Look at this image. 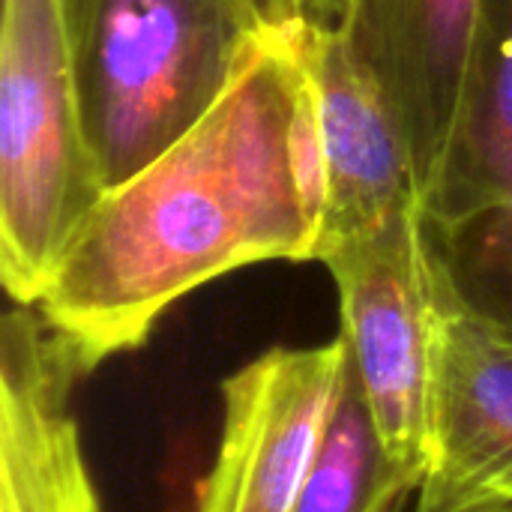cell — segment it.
Listing matches in <instances>:
<instances>
[{"mask_svg": "<svg viewBox=\"0 0 512 512\" xmlns=\"http://www.w3.org/2000/svg\"><path fill=\"white\" fill-rule=\"evenodd\" d=\"M321 222L315 90L285 21L198 126L102 195L36 309L87 375L207 282L315 261Z\"/></svg>", "mask_w": 512, "mask_h": 512, "instance_id": "obj_1", "label": "cell"}, {"mask_svg": "<svg viewBox=\"0 0 512 512\" xmlns=\"http://www.w3.org/2000/svg\"><path fill=\"white\" fill-rule=\"evenodd\" d=\"M90 150L120 186L231 90L288 0H60Z\"/></svg>", "mask_w": 512, "mask_h": 512, "instance_id": "obj_2", "label": "cell"}, {"mask_svg": "<svg viewBox=\"0 0 512 512\" xmlns=\"http://www.w3.org/2000/svg\"><path fill=\"white\" fill-rule=\"evenodd\" d=\"M105 192L60 0H3L0 276L12 303H39L57 261Z\"/></svg>", "mask_w": 512, "mask_h": 512, "instance_id": "obj_3", "label": "cell"}, {"mask_svg": "<svg viewBox=\"0 0 512 512\" xmlns=\"http://www.w3.org/2000/svg\"><path fill=\"white\" fill-rule=\"evenodd\" d=\"M438 273L512 324V0H483L447 153L420 201Z\"/></svg>", "mask_w": 512, "mask_h": 512, "instance_id": "obj_4", "label": "cell"}, {"mask_svg": "<svg viewBox=\"0 0 512 512\" xmlns=\"http://www.w3.org/2000/svg\"><path fill=\"white\" fill-rule=\"evenodd\" d=\"M339 291L342 339L387 453L426 480L432 462L435 273L420 216L333 246L321 261Z\"/></svg>", "mask_w": 512, "mask_h": 512, "instance_id": "obj_5", "label": "cell"}, {"mask_svg": "<svg viewBox=\"0 0 512 512\" xmlns=\"http://www.w3.org/2000/svg\"><path fill=\"white\" fill-rule=\"evenodd\" d=\"M348 372L342 336L270 348L222 381V432L192 512H294Z\"/></svg>", "mask_w": 512, "mask_h": 512, "instance_id": "obj_6", "label": "cell"}, {"mask_svg": "<svg viewBox=\"0 0 512 512\" xmlns=\"http://www.w3.org/2000/svg\"><path fill=\"white\" fill-rule=\"evenodd\" d=\"M432 273V462L411 512H453L512 492V324L471 306L435 264Z\"/></svg>", "mask_w": 512, "mask_h": 512, "instance_id": "obj_7", "label": "cell"}, {"mask_svg": "<svg viewBox=\"0 0 512 512\" xmlns=\"http://www.w3.org/2000/svg\"><path fill=\"white\" fill-rule=\"evenodd\" d=\"M288 33L306 63L318 108L324 222L315 261H321L333 246L420 216V183L396 114L345 33L297 18H288Z\"/></svg>", "mask_w": 512, "mask_h": 512, "instance_id": "obj_8", "label": "cell"}, {"mask_svg": "<svg viewBox=\"0 0 512 512\" xmlns=\"http://www.w3.org/2000/svg\"><path fill=\"white\" fill-rule=\"evenodd\" d=\"M81 366L36 306L0 324V512H102L75 417Z\"/></svg>", "mask_w": 512, "mask_h": 512, "instance_id": "obj_9", "label": "cell"}, {"mask_svg": "<svg viewBox=\"0 0 512 512\" xmlns=\"http://www.w3.org/2000/svg\"><path fill=\"white\" fill-rule=\"evenodd\" d=\"M483 0H354L345 39L408 141L420 201L447 153Z\"/></svg>", "mask_w": 512, "mask_h": 512, "instance_id": "obj_10", "label": "cell"}, {"mask_svg": "<svg viewBox=\"0 0 512 512\" xmlns=\"http://www.w3.org/2000/svg\"><path fill=\"white\" fill-rule=\"evenodd\" d=\"M420 486L423 477L387 453L348 357L339 402L294 512H405Z\"/></svg>", "mask_w": 512, "mask_h": 512, "instance_id": "obj_11", "label": "cell"}, {"mask_svg": "<svg viewBox=\"0 0 512 512\" xmlns=\"http://www.w3.org/2000/svg\"><path fill=\"white\" fill-rule=\"evenodd\" d=\"M291 18L324 27V30H345L354 0H288Z\"/></svg>", "mask_w": 512, "mask_h": 512, "instance_id": "obj_12", "label": "cell"}, {"mask_svg": "<svg viewBox=\"0 0 512 512\" xmlns=\"http://www.w3.org/2000/svg\"><path fill=\"white\" fill-rule=\"evenodd\" d=\"M453 512H512V492H498V495H489L477 504H468L462 510Z\"/></svg>", "mask_w": 512, "mask_h": 512, "instance_id": "obj_13", "label": "cell"}]
</instances>
